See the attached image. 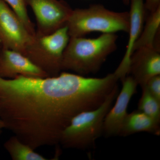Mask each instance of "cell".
I'll list each match as a JSON object with an SVG mask.
<instances>
[{
    "instance_id": "cell-1",
    "label": "cell",
    "mask_w": 160,
    "mask_h": 160,
    "mask_svg": "<svg viewBox=\"0 0 160 160\" xmlns=\"http://www.w3.org/2000/svg\"><path fill=\"white\" fill-rule=\"evenodd\" d=\"M118 82L113 72L102 78L68 72L44 78L0 77V119L34 150L56 146L72 119L101 106Z\"/></svg>"
},
{
    "instance_id": "cell-2",
    "label": "cell",
    "mask_w": 160,
    "mask_h": 160,
    "mask_svg": "<svg viewBox=\"0 0 160 160\" xmlns=\"http://www.w3.org/2000/svg\"><path fill=\"white\" fill-rule=\"evenodd\" d=\"M118 36L103 33L95 38H70L63 53L62 70L85 76L98 72L117 49Z\"/></svg>"
},
{
    "instance_id": "cell-3",
    "label": "cell",
    "mask_w": 160,
    "mask_h": 160,
    "mask_svg": "<svg viewBox=\"0 0 160 160\" xmlns=\"http://www.w3.org/2000/svg\"><path fill=\"white\" fill-rule=\"evenodd\" d=\"M118 93L117 85L98 108L75 116L62 132L59 144L65 149L93 148L97 140L103 134L105 117Z\"/></svg>"
},
{
    "instance_id": "cell-4",
    "label": "cell",
    "mask_w": 160,
    "mask_h": 160,
    "mask_svg": "<svg viewBox=\"0 0 160 160\" xmlns=\"http://www.w3.org/2000/svg\"><path fill=\"white\" fill-rule=\"evenodd\" d=\"M129 14L128 12H116L101 5L72 10L66 26L70 38L82 37L93 32L103 33H128Z\"/></svg>"
},
{
    "instance_id": "cell-5",
    "label": "cell",
    "mask_w": 160,
    "mask_h": 160,
    "mask_svg": "<svg viewBox=\"0 0 160 160\" xmlns=\"http://www.w3.org/2000/svg\"><path fill=\"white\" fill-rule=\"evenodd\" d=\"M69 38L66 26L50 34L35 35L26 56L49 77L57 76L62 71L63 54Z\"/></svg>"
},
{
    "instance_id": "cell-6",
    "label": "cell",
    "mask_w": 160,
    "mask_h": 160,
    "mask_svg": "<svg viewBox=\"0 0 160 160\" xmlns=\"http://www.w3.org/2000/svg\"><path fill=\"white\" fill-rule=\"evenodd\" d=\"M34 36L29 33L10 6L4 0H0V42L2 47L18 52L26 56Z\"/></svg>"
},
{
    "instance_id": "cell-7",
    "label": "cell",
    "mask_w": 160,
    "mask_h": 160,
    "mask_svg": "<svg viewBox=\"0 0 160 160\" xmlns=\"http://www.w3.org/2000/svg\"><path fill=\"white\" fill-rule=\"evenodd\" d=\"M31 7L37 22L36 35L53 33L66 26L72 9L65 2L58 0H26Z\"/></svg>"
},
{
    "instance_id": "cell-8",
    "label": "cell",
    "mask_w": 160,
    "mask_h": 160,
    "mask_svg": "<svg viewBox=\"0 0 160 160\" xmlns=\"http://www.w3.org/2000/svg\"><path fill=\"white\" fill-rule=\"evenodd\" d=\"M122 86L116 102L107 112L103 125V134L106 137L119 136L123 121L128 114L127 109L132 97L137 92L138 85L129 75L122 81Z\"/></svg>"
},
{
    "instance_id": "cell-9",
    "label": "cell",
    "mask_w": 160,
    "mask_h": 160,
    "mask_svg": "<svg viewBox=\"0 0 160 160\" xmlns=\"http://www.w3.org/2000/svg\"><path fill=\"white\" fill-rule=\"evenodd\" d=\"M18 76L29 78L49 77L24 55L2 46L0 49V77L12 79Z\"/></svg>"
},
{
    "instance_id": "cell-10",
    "label": "cell",
    "mask_w": 160,
    "mask_h": 160,
    "mask_svg": "<svg viewBox=\"0 0 160 160\" xmlns=\"http://www.w3.org/2000/svg\"><path fill=\"white\" fill-rule=\"evenodd\" d=\"M128 75L141 88L150 78L160 75L159 49L142 47L135 50L130 60Z\"/></svg>"
},
{
    "instance_id": "cell-11",
    "label": "cell",
    "mask_w": 160,
    "mask_h": 160,
    "mask_svg": "<svg viewBox=\"0 0 160 160\" xmlns=\"http://www.w3.org/2000/svg\"><path fill=\"white\" fill-rule=\"evenodd\" d=\"M129 4V40L122 60L115 71L119 76L121 81L128 75L135 45L142 32L146 18L144 0H131Z\"/></svg>"
},
{
    "instance_id": "cell-12",
    "label": "cell",
    "mask_w": 160,
    "mask_h": 160,
    "mask_svg": "<svg viewBox=\"0 0 160 160\" xmlns=\"http://www.w3.org/2000/svg\"><path fill=\"white\" fill-rule=\"evenodd\" d=\"M160 122L154 119L138 110L126 115L123 121L119 136L127 137L140 132H147L159 136Z\"/></svg>"
},
{
    "instance_id": "cell-13",
    "label": "cell",
    "mask_w": 160,
    "mask_h": 160,
    "mask_svg": "<svg viewBox=\"0 0 160 160\" xmlns=\"http://www.w3.org/2000/svg\"><path fill=\"white\" fill-rule=\"evenodd\" d=\"M139 38L135 45L134 51L142 47H156V40L160 27V7L155 11L149 12Z\"/></svg>"
},
{
    "instance_id": "cell-14",
    "label": "cell",
    "mask_w": 160,
    "mask_h": 160,
    "mask_svg": "<svg viewBox=\"0 0 160 160\" xmlns=\"http://www.w3.org/2000/svg\"><path fill=\"white\" fill-rule=\"evenodd\" d=\"M4 147L13 160H48L14 135L5 142Z\"/></svg>"
},
{
    "instance_id": "cell-15",
    "label": "cell",
    "mask_w": 160,
    "mask_h": 160,
    "mask_svg": "<svg viewBox=\"0 0 160 160\" xmlns=\"http://www.w3.org/2000/svg\"><path fill=\"white\" fill-rule=\"evenodd\" d=\"M142 89V95L138 104V110L160 122V101L153 97L145 87Z\"/></svg>"
},
{
    "instance_id": "cell-16",
    "label": "cell",
    "mask_w": 160,
    "mask_h": 160,
    "mask_svg": "<svg viewBox=\"0 0 160 160\" xmlns=\"http://www.w3.org/2000/svg\"><path fill=\"white\" fill-rule=\"evenodd\" d=\"M17 15L27 30L35 36L36 31L33 23L28 16L26 0H4Z\"/></svg>"
},
{
    "instance_id": "cell-17",
    "label": "cell",
    "mask_w": 160,
    "mask_h": 160,
    "mask_svg": "<svg viewBox=\"0 0 160 160\" xmlns=\"http://www.w3.org/2000/svg\"><path fill=\"white\" fill-rule=\"evenodd\" d=\"M143 87H145L153 97L160 101V75L150 78L142 88Z\"/></svg>"
},
{
    "instance_id": "cell-18",
    "label": "cell",
    "mask_w": 160,
    "mask_h": 160,
    "mask_svg": "<svg viewBox=\"0 0 160 160\" xmlns=\"http://www.w3.org/2000/svg\"><path fill=\"white\" fill-rule=\"evenodd\" d=\"M144 5L146 11L152 12L160 7V0H146Z\"/></svg>"
},
{
    "instance_id": "cell-19",
    "label": "cell",
    "mask_w": 160,
    "mask_h": 160,
    "mask_svg": "<svg viewBox=\"0 0 160 160\" xmlns=\"http://www.w3.org/2000/svg\"><path fill=\"white\" fill-rule=\"evenodd\" d=\"M5 129V126L2 121L0 119V135L2 132L3 130Z\"/></svg>"
},
{
    "instance_id": "cell-20",
    "label": "cell",
    "mask_w": 160,
    "mask_h": 160,
    "mask_svg": "<svg viewBox=\"0 0 160 160\" xmlns=\"http://www.w3.org/2000/svg\"><path fill=\"white\" fill-rule=\"evenodd\" d=\"M131 0H122L123 3L126 5H129Z\"/></svg>"
},
{
    "instance_id": "cell-21",
    "label": "cell",
    "mask_w": 160,
    "mask_h": 160,
    "mask_svg": "<svg viewBox=\"0 0 160 160\" xmlns=\"http://www.w3.org/2000/svg\"><path fill=\"white\" fill-rule=\"evenodd\" d=\"M1 47H2V45H1V43L0 42V49H1Z\"/></svg>"
}]
</instances>
